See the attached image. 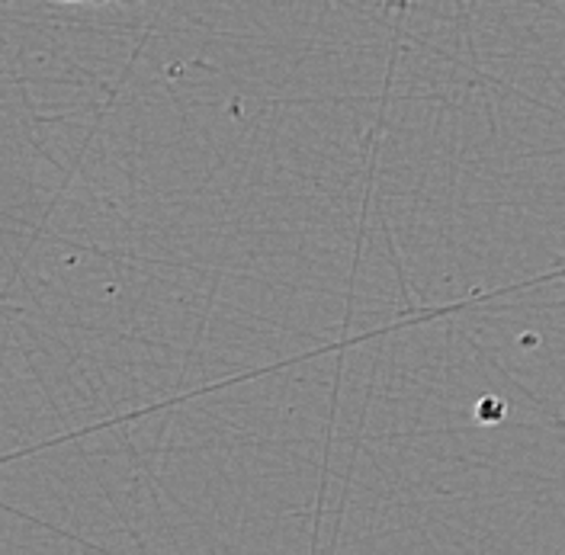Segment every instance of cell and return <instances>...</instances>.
<instances>
[{
    "label": "cell",
    "mask_w": 565,
    "mask_h": 555,
    "mask_svg": "<svg viewBox=\"0 0 565 555\" xmlns=\"http://www.w3.org/2000/svg\"><path fill=\"white\" fill-rule=\"evenodd\" d=\"M10 3V0H7ZM58 3H81V7H104V3H116V7H136L141 0H58Z\"/></svg>",
    "instance_id": "6da1fadb"
}]
</instances>
